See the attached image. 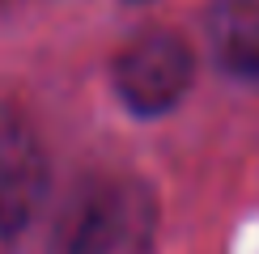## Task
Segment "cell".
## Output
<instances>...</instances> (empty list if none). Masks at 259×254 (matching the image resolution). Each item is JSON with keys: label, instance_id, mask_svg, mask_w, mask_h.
I'll return each instance as SVG.
<instances>
[{"label": "cell", "instance_id": "obj_1", "mask_svg": "<svg viewBox=\"0 0 259 254\" xmlns=\"http://www.w3.org/2000/svg\"><path fill=\"white\" fill-rule=\"evenodd\" d=\"M161 229L157 190L136 174H90L51 220V254H153Z\"/></svg>", "mask_w": 259, "mask_h": 254}, {"label": "cell", "instance_id": "obj_2", "mask_svg": "<svg viewBox=\"0 0 259 254\" xmlns=\"http://www.w3.org/2000/svg\"><path fill=\"white\" fill-rule=\"evenodd\" d=\"M196 85V51L175 30H149L132 38L111 64V89L140 119L170 114Z\"/></svg>", "mask_w": 259, "mask_h": 254}, {"label": "cell", "instance_id": "obj_3", "mask_svg": "<svg viewBox=\"0 0 259 254\" xmlns=\"http://www.w3.org/2000/svg\"><path fill=\"white\" fill-rule=\"evenodd\" d=\"M47 195L42 144L13 106H0V254H17Z\"/></svg>", "mask_w": 259, "mask_h": 254}, {"label": "cell", "instance_id": "obj_4", "mask_svg": "<svg viewBox=\"0 0 259 254\" xmlns=\"http://www.w3.org/2000/svg\"><path fill=\"white\" fill-rule=\"evenodd\" d=\"M208 42L230 77L259 85V0H212Z\"/></svg>", "mask_w": 259, "mask_h": 254}]
</instances>
